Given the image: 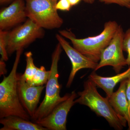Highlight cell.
<instances>
[{"mask_svg": "<svg viewBox=\"0 0 130 130\" xmlns=\"http://www.w3.org/2000/svg\"><path fill=\"white\" fill-rule=\"evenodd\" d=\"M130 77V66L128 70L113 76L105 77L99 76L94 72L89 76V79L93 82L97 87L101 88L106 93L107 96L109 97L113 93L115 86L119 83Z\"/></svg>", "mask_w": 130, "mask_h": 130, "instance_id": "13", "label": "cell"}, {"mask_svg": "<svg viewBox=\"0 0 130 130\" xmlns=\"http://www.w3.org/2000/svg\"><path fill=\"white\" fill-rule=\"evenodd\" d=\"M124 33L122 26L119 25L109 44L103 51L95 71L104 67L111 66L116 73H119L127 65L123 53Z\"/></svg>", "mask_w": 130, "mask_h": 130, "instance_id": "7", "label": "cell"}, {"mask_svg": "<svg viewBox=\"0 0 130 130\" xmlns=\"http://www.w3.org/2000/svg\"><path fill=\"white\" fill-rule=\"evenodd\" d=\"M25 56L26 65L23 75L26 82L29 83L36 74L38 68L34 64L32 53L31 51L25 53Z\"/></svg>", "mask_w": 130, "mask_h": 130, "instance_id": "16", "label": "cell"}, {"mask_svg": "<svg viewBox=\"0 0 130 130\" xmlns=\"http://www.w3.org/2000/svg\"><path fill=\"white\" fill-rule=\"evenodd\" d=\"M43 29L29 19L23 24L8 32L7 49L8 55L27 46L36 39L42 38L44 35Z\"/></svg>", "mask_w": 130, "mask_h": 130, "instance_id": "6", "label": "cell"}, {"mask_svg": "<svg viewBox=\"0 0 130 130\" xmlns=\"http://www.w3.org/2000/svg\"><path fill=\"white\" fill-rule=\"evenodd\" d=\"M10 1H11V0H0V3H1V4H3L8 2Z\"/></svg>", "mask_w": 130, "mask_h": 130, "instance_id": "25", "label": "cell"}, {"mask_svg": "<svg viewBox=\"0 0 130 130\" xmlns=\"http://www.w3.org/2000/svg\"><path fill=\"white\" fill-rule=\"evenodd\" d=\"M116 21L105 23L104 29L99 35L86 38L78 39L71 30L59 31L63 37L71 42L73 47L94 62L100 61L103 51L109 44L119 27Z\"/></svg>", "mask_w": 130, "mask_h": 130, "instance_id": "3", "label": "cell"}, {"mask_svg": "<svg viewBox=\"0 0 130 130\" xmlns=\"http://www.w3.org/2000/svg\"><path fill=\"white\" fill-rule=\"evenodd\" d=\"M77 96L73 91L66 100L57 105L47 116L35 123L48 130H66L68 115L75 104Z\"/></svg>", "mask_w": 130, "mask_h": 130, "instance_id": "8", "label": "cell"}, {"mask_svg": "<svg viewBox=\"0 0 130 130\" xmlns=\"http://www.w3.org/2000/svg\"><path fill=\"white\" fill-rule=\"evenodd\" d=\"M72 7L68 0H59L56 5L57 10L63 11H70Z\"/></svg>", "mask_w": 130, "mask_h": 130, "instance_id": "20", "label": "cell"}, {"mask_svg": "<svg viewBox=\"0 0 130 130\" xmlns=\"http://www.w3.org/2000/svg\"><path fill=\"white\" fill-rule=\"evenodd\" d=\"M128 79L121 81L118 89L113 92L110 97H108L109 103L115 112L126 120L129 127L128 130H130V111L126 94Z\"/></svg>", "mask_w": 130, "mask_h": 130, "instance_id": "12", "label": "cell"}, {"mask_svg": "<svg viewBox=\"0 0 130 130\" xmlns=\"http://www.w3.org/2000/svg\"><path fill=\"white\" fill-rule=\"evenodd\" d=\"M3 127L0 130H47L35 122H32L21 117L14 115L1 119Z\"/></svg>", "mask_w": 130, "mask_h": 130, "instance_id": "14", "label": "cell"}, {"mask_svg": "<svg viewBox=\"0 0 130 130\" xmlns=\"http://www.w3.org/2000/svg\"><path fill=\"white\" fill-rule=\"evenodd\" d=\"M62 49L58 43L52 54L50 74L45 87V96L31 118L34 122L47 116L57 105L66 100L70 95V94H67L63 97L60 95L61 88L58 81V64Z\"/></svg>", "mask_w": 130, "mask_h": 130, "instance_id": "4", "label": "cell"}, {"mask_svg": "<svg viewBox=\"0 0 130 130\" xmlns=\"http://www.w3.org/2000/svg\"><path fill=\"white\" fill-rule=\"evenodd\" d=\"M126 94L129 103V109L130 111V77L128 79L126 89Z\"/></svg>", "mask_w": 130, "mask_h": 130, "instance_id": "21", "label": "cell"}, {"mask_svg": "<svg viewBox=\"0 0 130 130\" xmlns=\"http://www.w3.org/2000/svg\"><path fill=\"white\" fill-rule=\"evenodd\" d=\"M25 11L28 18L40 27L52 30L60 28L63 23L56 5L58 0H25Z\"/></svg>", "mask_w": 130, "mask_h": 130, "instance_id": "5", "label": "cell"}, {"mask_svg": "<svg viewBox=\"0 0 130 130\" xmlns=\"http://www.w3.org/2000/svg\"><path fill=\"white\" fill-rule=\"evenodd\" d=\"M7 70L6 68V64L5 61L0 60V76H1L2 75H4L6 74Z\"/></svg>", "mask_w": 130, "mask_h": 130, "instance_id": "22", "label": "cell"}, {"mask_svg": "<svg viewBox=\"0 0 130 130\" xmlns=\"http://www.w3.org/2000/svg\"><path fill=\"white\" fill-rule=\"evenodd\" d=\"M105 4H116L123 7L130 9V0H99Z\"/></svg>", "mask_w": 130, "mask_h": 130, "instance_id": "19", "label": "cell"}, {"mask_svg": "<svg viewBox=\"0 0 130 130\" xmlns=\"http://www.w3.org/2000/svg\"><path fill=\"white\" fill-rule=\"evenodd\" d=\"M68 1L70 2L72 6H73L78 4L81 0H68Z\"/></svg>", "mask_w": 130, "mask_h": 130, "instance_id": "23", "label": "cell"}, {"mask_svg": "<svg viewBox=\"0 0 130 130\" xmlns=\"http://www.w3.org/2000/svg\"><path fill=\"white\" fill-rule=\"evenodd\" d=\"M8 32L0 30V54L1 60L7 61L8 59L7 46V37Z\"/></svg>", "mask_w": 130, "mask_h": 130, "instance_id": "17", "label": "cell"}, {"mask_svg": "<svg viewBox=\"0 0 130 130\" xmlns=\"http://www.w3.org/2000/svg\"><path fill=\"white\" fill-rule=\"evenodd\" d=\"M18 90L23 107L32 118L37 108L41 95L46 86H30L23 74L18 73Z\"/></svg>", "mask_w": 130, "mask_h": 130, "instance_id": "10", "label": "cell"}, {"mask_svg": "<svg viewBox=\"0 0 130 130\" xmlns=\"http://www.w3.org/2000/svg\"><path fill=\"white\" fill-rule=\"evenodd\" d=\"M23 0H15L0 12V30H5L21 23L27 18Z\"/></svg>", "mask_w": 130, "mask_h": 130, "instance_id": "11", "label": "cell"}, {"mask_svg": "<svg viewBox=\"0 0 130 130\" xmlns=\"http://www.w3.org/2000/svg\"><path fill=\"white\" fill-rule=\"evenodd\" d=\"M85 2L89 3V4H92L93 3L95 0H83Z\"/></svg>", "mask_w": 130, "mask_h": 130, "instance_id": "24", "label": "cell"}, {"mask_svg": "<svg viewBox=\"0 0 130 130\" xmlns=\"http://www.w3.org/2000/svg\"><path fill=\"white\" fill-rule=\"evenodd\" d=\"M50 74V70L47 71L44 67L42 66L38 68L32 79L28 84L32 86H44L47 84Z\"/></svg>", "mask_w": 130, "mask_h": 130, "instance_id": "15", "label": "cell"}, {"mask_svg": "<svg viewBox=\"0 0 130 130\" xmlns=\"http://www.w3.org/2000/svg\"><path fill=\"white\" fill-rule=\"evenodd\" d=\"M96 87L89 79L85 81L84 90L78 93L79 97L75 100V103L89 107L97 115L104 118L115 129H123L127 124L126 120L115 112L109 103L108 97L102 96Z\"/></svg>", "mask_w": 130, "mask_h": 130, "instance_id": "2", "label": "cell"}, {"mask_svg": "<svg viewBox=\"0 0 130 130\" xmlns=\"http://www.w3.org/2000/svg\"><path fill=\"white\" fill-rule=\"evenodd\" d=\"M24 48L16 51L11 72L0 84V118L14 115L29 120L30 117L21 104L18 90L17 69Z\"/></svg>", "mask_w": 130, "mask_h": 130, "instance_id": "1", "label": "cell"}, {"mask_svg": "<svg viewBox=\"0 0 130 130\" xmlns=\"http://www.w3.org/2000/svg\"><path fill=\"white\" fill-rule=\"evenodd\" d=\"M123 47L124 51L128 54L126 59V64L130 66V28L124 33Z\"/></svg>", "mask_w": 130, "mask_h": 130, "instance_id": "18", "label": "cell"}, {"mask_svg": "<svg viewBox=\"0 0 130 130\" xmlns=\"http://www.w3.org/2000/svg\"><path fill=\"white\" fill-rule=\"evenodd\" d=\"M56 37L71 63L72 69L66 85L67 87L69 88L78 71L85 68H89L95 71L98 63L91 60L71 46L60 35L56 34Z\"/></svg>", "mask_w": 130, "mask_h": 130, "instance_id": "9", "label": "cell"}]
</instances>
